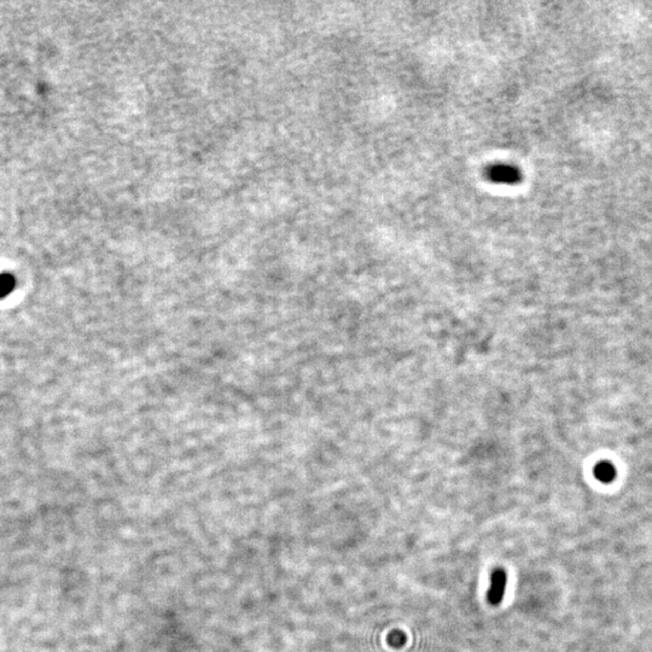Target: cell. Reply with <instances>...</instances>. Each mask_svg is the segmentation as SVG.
Instances as JSON below:
<instances>
[{"label":"cell","mask_w":652,"mask_h":652,"mask_svg":"<svg viewBox=\"0 0 652 652\" xmlns=\"http://www.w3.org/2000/svg\"><path fill=\"white\" fill-rule=\"evenodd\" d=\"M594 476L603 483H610L616 477V468L610 461H601L594 468Z\"/></svg>","instance_id":"7a4b0ae2"},{"label":"cell","mask_w":652,"mask_h":652,"mask_svg":"<svg viewBox=\"0 0 652 652\" xmlns=\"http://www.w3.org/2000/svg\"><path fill=\"white\" fill-rule=\"evenodd\" d=\"M12 288V283L10 280H0V296H4Z\"/></svg>","instance_id":"277c9868"},{"label":"cell","mask_w":652,"mask_h":652,"mask_svg":"<svg viewBox=\"0 0 652 652\" xmlns=\"http://www.w3.org/2000/svg\"><path fill=\"white\" fill-rule=\"evenodd\" d=\"M405 641H406V637L402 633H400V632H396V633L391 634L389 639V643L391 645H394V646H401Z\"/></svg>","instance_id":"3957f363"},{"label":"cell","mask_w":652,"mask_h":652,"mask_svg":"<svg viewBox=\"0 0 652 652\" xmlns=\"http://www.w3.org/2000/svg\"><path fill=\"white\" fill-rule=\"evenodd\" d=\"M507 585V575L504 569H495L491 576V585L487 593L489 604L498 605L503 601Z\"/></svg>","instance_id":"6da1fadb"}]
</instances>
